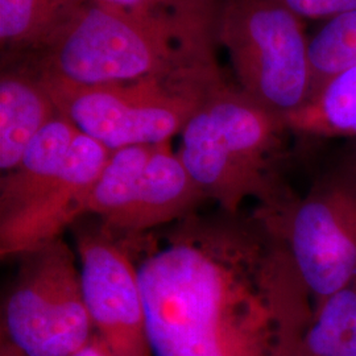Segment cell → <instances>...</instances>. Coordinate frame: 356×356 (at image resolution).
Here are the masks:
<instances>
[{"label":"cell","instance_id":"7402d4cb","mask_svg":"<svg viewBox=\"0 0 356 356\" xmlns=\"http://www.w3.org/2000/svg\"><path fill=\"white\" fill-rule=\"evenodd\" d=\"M354 159H356V149H355V154H354Z\"/></svg>","mask_w":356,"mask_h":356},{"label":"cell","instance_id":"277c9868","mask_svg":"<svg viewBox=\"0 0 356 356\" xmlns=\"http://www.w3.org/2000/svg\"><path fill=\"white\" fill-rule=\"evenodd\" d=\"M40 76L58 113L110 151L170 140L218 79L213 65L177 76L95 86Z\"/></svg>","mask_w":356,"mask_h":356},{"label":"cell","instance_id":"52a82bcc","mask_svg":"<svg viewBox=\"0 0 356 356\" xmlns=\"http://www.w3.org/2000/svg\"><path fill=\"white\" fill-rule=\"evenodd\" d=\"M3 331L26 356H72L95 334L74 252L63 238L24 254Z\"/></svg>","mask_w":356,"mask_h":356},{"label":"cell","instance_id":"ba28073f","mask_svg":"<svg viewBox=\"0 0 356 356\" xmlns=\"http://www.w3.org/2000/svg\"><path fill=\"white\" fill-rule=\"evenodd\" d=\"M76 250L95 332L114 356H153L136 264L103 229L82 234Z\"/></svg>","mask_w":356,"mask_h":356},{"label":"cell","instance_id":"ffe728a7","mask_svg":"<svg viewBox=\"0 0 356 356\" xmlns=\"http://www.w3.org/2000/svg\"><path fill=\"white\" fill-rule=\"evenodd\" d=\"M72 356H114L108 346L95 332L88 343Z\"/></svg>","mask_w":356,"mask_h":356},{"label":"cell","instance_id":"4fadbf2b","mask_svg":"<svg viewBox=\"0 0 356 356\" xmlns=\"http://www.w3.org/2000/svg\"><path fill=\"white\" fill-rule=\"evenodd\" d=\"M90 0H0L3 49L44 51Z\"/></svg>","mask_w":356,"mask_h":356},{"label":"cell","instance_id":"e0dca14e","mask_svg":"<svg viewBox=\"0 0 356 356\" xmlns=\"http://www.w3.org/2000/svg\"><path fill=\"white\" fill-rule=\"evenodd\" d=\"M313 92L330 76L356 65V10L325 22L309 38Z\"/></svg>","mask_w":356,"mask_h":356},{"label":"cell","instance_id":"5b68a950","mask_svg":"<svg viewBox=\"0 0 356 356\" xmlns=\"http://www.w3.org/2000/svg\"><path fill=\"white\" fill-rule=\"evenodd\" d=\"M238 88L282 118L313 92L309 38L302 19L279 0H225L214 17Z\"/></svg>","mask_w":356,"mask_h":356},{"label":"cell","instance_id":"7a4b0ae2","mask_svg":"<svg viewBox=\"0 0 356 356\" xmlns=\"http://www.w3.org/2000/svg\"><path fill=\"white\" fill-rule=\"evenodd\" d=\"M200 16L185 7L124 11L88 1L64 31L38 53L33 69L79 86L177 76L207 64L191 41H201Z\"/></svg>","mask_w":356,"mask_h":356},{"label":"cell","instance_id":"8fae6325","mask_svg":"<svg viewBox=\"0 0 356 356\" xmlns=\"http://www.w3.org/2000/svg\"><path fill=\"white\" fill-rule=\"evenodd\" d=\"M58 110L33 67L6 70L0 78V169L11 172Z\"/></svg>","mask_w":356,"mask_h":356},{"label":"cell","instance_id":"5bb4252c","mask_svg":"<svg viewBox=\"0 0 356 356\" xmlns=\"http://www.w3.org/2000/svg\"><path fill=\"white\" fill-rule=\"evenodd\" d=\"M284 119L289 131L307 136L356 139V65L330 76Z\"/></svg>","mask_w":356,"mask_h":356},{"label":"cell","instance_id":"6da1fadb","mask_svg":"<svg viewBox=\"0 0 356 356\" xmlns=\"http://www.w3.org/2000/svg\"><path fill=\"white\" fill-rule=\"evenodd\" d=\"M136 269L153 356H302L312 304L259 213L186 216Z\"/></svg>","mask_w":356,"mask_h":356},{"label":"cell","instance_id":"7c38bea8","mask_svg":"<svg viewBox=\"0 0 356 356\" xmlns=\"http://www.w3.org/2000/svg\"><path fill=\"white\" fill-rule=\"evenodd\" d=\"M78 128L60 114L29 143L19 164L0 182V220L19 214L63 172Z\"/></svg>","mask_w":356,"mask_h":356},{"label":"cell","instance_id":"9a60e30c","mask_svg":"<svg viewBox=\"0 0 356 356\" xmlns=\"http://www.w3.org/2000/svg\"><path fill=\"white\" fill-rule=\"evenodd\" d=\"M156 145H134L111 152L86 211L102 219L103 229H108L132 204Z\"/></svg>","mask_w":356,"mask_h":356},{"label":"cell","instance_id":"30bf717a","mask_svg":"<svg viewBox=\"0 0 356 356\" xmlns=\"http://www.w3.org/2000/svg\"><path fill=\"white\" fill-rule=\"evenodd\" d=\"M204 200V193L165 141L154 147L132 204L108 229H102L108 235L144 234L191 216Z\"/></svg>","mask_w":356,"mask_h":356},{"label":"cell","instance_id":"d6986e66","mask_svg":"<svg viewBox=\"0 0 356 356\" xmlns=\"http://www.w3.org/2000/svg\"><path fill=\"white\" fill-rule=\"evenodd\" d=\"M97 4L135 13H161L178 8L184 0H91Z\"/></svg>","mask_w":356,"mask_h":356},{"label":"cell","instance_id":"44dd1931","mask_svg":"<svg viewBox=\"0 0 356 356\" xmlns=\"http://www.w3.org/2000/svg\"><path fill=\"white\" fill-rule=\"evenodd\" d=\"M0 356H26L20 353L13 344L10 343L7 339H3L1 348H0Z\"/></svg>","mask_w":356,"mask_h":356},{"label":"cell","instance_id":"8992f818","mask_svg":"<svg viewBox=\"0 0 356 356\" xmlns=\"http://www.w3.org/2000/svg\"><path fill=\"white\" fill-rule=\"evenodd\" d=\"M256 213L280 238L312 306L356 282V159L304 197Z\"/></svg>","mask_w":356,"mask_h":356},{"label":"cell","instance_id":"ac0fdd59","mask_svg":"<svg viewBox=\"0 0 356 356\" xmlns=\"http://www.w3.org/2000/svg\"><path fill=\"white\" fill-rule=\"evenodd\" d=\"M281 4L305 19L329 20L356 10V0H279Z\"/></svg>","mask_w":356,"mask_h":356},{"label":"cell","instance_id":"9c48e42d","mask_svg":"<svg viewBox=\"0 0 356 356\" xmlns=\"http://www.w3.org/2000/svg\"><path fill=\"white\" fill-rule=\"evenodd\" d=\"M111 152L78 132L60 176L19 214L0 220V256H24L61 238L88 211L90 195Z\"/></svg>","mask_w":356,"mask_h":356},{"label":"cell","instance_id":"2e32d148","mask_svg":"<svg viewBox=\"0 0 356 356\" xmlns=\"http://www.w3.org/2000/svg\"><path fill=\"white\" fill-rule=\"evenodd\" d=\"M302 356H356V282L312 306Z\"/></svg>","mask_w":356,"mask_h":356},{"label":"cell","instance_id":"3957f363","mask_svg":"<svg viewBox=\"0 0 356 356\" xmlns=\"http://www.w3.org/2000/svg\"><path fill=\"white\" fill-rule=\"evenodd\" d=\"M285 131L282 116L216 79L179 132L177 154L204 197L226 214H239L247 200L275 210L293 195L277 166Z\"/></svg>","mask_w":356,"mask_h":356}]
</instances>
